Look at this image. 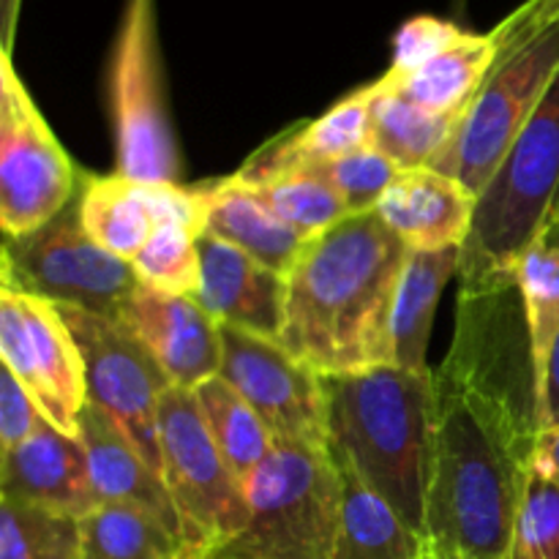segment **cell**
Returning <instances> with one entry per match:
<instances>
[{
	"label": "cell",
	"instance_id": "6da1fadb",
	"mask_svg": "<svg viewBox=\"0 0 559 559\" xmlns=\"http://www.w3.org/2000/svg\"><path fill=\"white\" fill-rule=\"evenodd\" d=\"M513 293H462L456 338L435 371L424 540L448 559H511L540 431L533 353H519Z\"/></svg>",
	"mask_w": 559,
	"mask_h": 559
},
{
	"label": "cell",
	"instance_id": "7a4b0ae2",
	"mask_svg": "<svg viewBox=\"0 0 559 559\" xmlns=\"http://www.w3.org/2000/svg\"><path fill=\"white\" fill-rule=\"evenodd\" d=\"M407 254L377 211L309 240L287 273L278 342L322 377L393 366L391 314Z\"/></svg>",
	"mask_w": 559,
	"mask_h": 559
},
{
	"label": "cell",
	"instance_id": "3957f363",
	"mask_svg": "<svg viewBox=\"0 0 559 559\" xmlns=\"http://www.w3.org/2000/svg\"><path fill=\"white\" fill-rule=\"evenodd\" d=\"M331 453L347 464L413 533L426 538L435 456V371L377 366L322 377Z\"/></svg>",
	"mask_w": 559,
	"mask_h": 559
},
{
	"label": "cell",
	"instance_id": "277c9868",
	"mask_svg": "<svg viewBox=\"0 0 559 559\" xmlns=\"http://www.w3.org/2000/svg\"><path fill=\"white\" fill-rule=\"evenodd\" d=\"M495 31L500 55L456 134L429 164L467 186L475 197L486 189L559 74L555 0H527Z\"/></svg>",
	"mask_w": 559,
	"mask_h": 559
},
{
	"label": "cell",
	"instance_id": "5b68a950",
	"mask_svg": "<svg viewBox=\"0 0 559 559\" xmlns=\"http://www.w3.org/2000/svg\"><path fill=\"white\" fill-rule=\"evenodd\" d=\"M559 216V74L508 156L478 194L473 229L459 249L462 293L516 287L524 251Z\"/></svg>",
	"mask_w": 559,
	"mask_h": 559
},
{
	"label": "cell",
	"instance_id": "8992f818",
	"mask_svg": "<svg viewBox=\"0 0 559 559\" xmlns=\"http://www.w3.org/2000/svg\"><path fill=\"white\" fill-rule=\"evenodd\" d=\"M249 519L211 559H331L344 522V478L331 448L276 442L246 486Z\"/></svg>",
	"mask_w": 559,
	"mask_h": 559
},
{
	"label": "cell",
	"instance_id": "52a82bcc",
	"mask_svg": "<svg viewBox=\"0 0 559 559\" xmlns=\"http://www.w3.org/2000/svg\"><path fill=\"white\" fill-rule=\"evenodd\" d=\"M162 478L178 513L186 559H211L243 530L249 497L218 453L194 391L173 385L158 407Z\"/></svg>",
	"mask_w": 559,
	"mask_h": 559
},
{
	"label": "cell",
	"instance_id": "ba28073f",
	"mask_svg": "<svg viewBox=\"0 0 559 559\" xmlns=\"http://www.w3.org/2000/svg\"><path fill=\"white\" fill-rule=\"evenodd\" d=\"M0 265V284L5 287L115 320L142 284L131 262L85 233L76 200L36 233L5 238Z\"/></svg>",
	"mask_w": 559,
	"mask_h": 559
},
{
	"label": "cell",
	"instance_id": "9c48e42d",
	"mask_svg": "<svg viewBox=\"0 0 559 559\" xmlns=\"http://www.w3.org/2000/svg\"><path fill=\"white\" fill-rule=\"evenodd\" d=\"M109 98L118 173L142 183H175L180 158L164 98L156 0H126L109 60Z\"/></svg>",
	"mask_w": 559,
	"mask_h": 559
},
{
	"label": "cell",
	"instance_id": "30bf717a",
	"mask_svg": "<svg viewBox=\"0 0 559 559\" xmlns=\"http://www.w3.org/2000/svg\"><path fill=\"white\" fill-rule=\"evenodd\" d=\"M82 169L55 140L22 85L11 55H0V227L22 238L52 222L80 194Z\"/></svg>",
	"mask_w": 559,
	"mask_h": 559
},
{
	"label": "cell",
	"instance_id": "8fae6325",
	"mask_svg": "<svg viewBox=\"0 0 559 559\" xmlns=\"http://www.w3.org/2000/svg\"><path fill=\"white\" fill-rule=\"evenodd\" d=\"M58 309L82 353L87 404L109 415L145 462L162 475L158 407L173 380L126 322L74 306Z\"/></svg>",
	"mask_w": 559,
	"mask_h": 559
},
{
	"label": "cell",
	"instance_id": "7c38bea8",
	"mask_svg": "<svg viewBox=\"0 0 559 559\" xmlns=\"http://www.w3.org/2000/svg\"><path fill=\"white\" fill-rule=\"evenodd\" d=\"M0 358L55 429L80 437L85 364L58 306L0 284Z\"/></svg>",
	"mask_w": 559,
	"mask_h": 559
},
{
	"label": "cell",
	"instance_id": "4fadbf2b",
	"mask_svg": "<svg viewBox=\"0 0 559 559\" xmlns=\"http://www.w3.org/2000/svg\"><path fill=\"white\" fill-rule=\"evenodd\" d=\"M222 331V377L254 407L276 442L331 448L322 374L287 353L276 338L233 325Z\"/></svg>",
	"mask_w": 559,
	"mask_h": 559
},
{
	"label": "cell",
	"instance_id": "5bb4252c",
	"mask_svg": "<svg viewBox=\"0 0 559 559\" xmlns=\"http://www.w3.org/2000/svg\"><path fill=\"white\" fill-rule=\"evenodd\" d=\"M80 218L85 233L131 262L164 222H180L205 233V191L202 186L142 183L126 175H80Z\"/></svg>",
	"mask_w": 559,
	"mask_h": 559
},
{
	"label": "cell",
	"instance_id": "9a60e30c",
	"mask_svg": "<svg viewBox=\"0 0 559 559\" xmlns=\"http://www.w3.org/2000/svg\"><path fill=\"white\" fill-rule=\"evenodd\" d=\"M120 322L151 349L173 385L194 391L222 374V331L197 298L140 284L120 311Z\"/></svg>",
	"mask_w": 559,
	"mask_h": 559
},
{
	"label": "cell",
	"instance_id": "2e32d148",
	"mask_svg": "<svg viewBox=\"0 0 559 559\" xmlns=\"http://www.w3.org/2000/svg\"><path fill=\"white\" fill-rule=\"evenodd\" d=\"M200 260L202 282L197 304L218 325H233L278 342L287 309V276L211 233L200 235Z\"/></svg>",
	"mask_w": 559,
	"mask_h": 559
},
{
	"label": "cell",
	"instance_id": "e0dca14e",
	"mask_svg": "<svg viewBox=\"0 0 559 559\" xmlns=\"http://www.w3.org/2000/svg\"><path fill=\"white\" fill-rule=\"evenodd\" d=\"M371 82L333 104L317 120L284 129L251 153L243 167L229 178L240 186H260L284 175H300L331 158L374 147L371 134Z\"/></svg>",
	"mask_w": 559,
	"mask_h": 559
},
{
	"label": "cell",
	"instance_id": "ac0fdd59",
	"mask_svg": "<svg viewBox=\"0 0 559 559\" xmlns=\"http://www.w3.org/2000/svg\"><path fill=\"white\" fill-rule=\"evenodd\" d=\"M478 197L431 167L402 169L382 194L377 216L409 251L462 249L473 229Z\"/></svg>",
	"mask_w": 559,
	"mask_h": 559
},
{
	"label": "cell",
	"instance_id": "d6986e66",
	"mask_svg": "<svg viewBox=\"0 0 559 559\" xmlns=\"http://www.w3.org/2000/svg\"><path fill=\"white\" fill-rule=\"evenodd\" d=\"M0 495L82 519L98 506L80 437L44 424L31 440L0 453Z\"/></svg>",
	"mask_w": 559,
	"mask_h": 559
},
{
	"label": "cell",
	"instance_id": "ffe728a7",
	"mask_svg": "<svg viewBox=\"0 0 559 559\" xmlns=\"http://www.w3.org/2000/svg\"><path fill=\"white\" fill-rule=\"evenodd\" d=\"M80 442L85 448L98 506L102 502L136 506L162 519L164 524H169L180 535L178 513H175L162 475L145 462V456L118 429V424L93 404H87L80 418Z\"/></svg>",
	"mask_w": 559,
	"mask_h": 559
},
{
	"label": "cell",
	"instance_id": "44dd1931",
	"mask_svg": "<svg viewBox=\"0 0 559 559\" xmlns=\"http://www.w3.org/2000/svg\"><path fill=\"white\" fill-rule=\"evenodd\" d=\"M205 191V233L238 246L257 262L287 276L309 240L276 216L249 186L233 178L213 180Z\"/></svg>",
	"mask_w": 559,
	"mask_h": 559
},
{
	"label": "cell",
	"instance_id": "7402d4cb",
	"mask_svg": "<svg viewBox=\"0 0 559 559\" xmlns=\"http://www.w3.org/2000/svg\"><path fill=\"white\" fill-rule=\"evenodd\" d=\"M500 55L497 31L467 33L459 44L431 58L407 76L382 74L385 85L402 93L413 104L431 115H459L464 118L469 104L478 96L480 85L489 76Z\"/></svg>",
	"mask_w": 559,
	"mask_h": 559
},
{
	"label": "cell",
	"instance_id": "603a6c76",
	"mask_svg": "<svg viewBox=\"0 0 559 559\" xmlns=\"http://www.w3.org/2000/svg\"><path fill=\"white\" fill-rule=\"evenodd\" d=\"M456 271L459 249L409 251L391 314L393 366L429 374L426 353H429L431 320H435L442 289Z\"/></svg>",
	"mask_w": 559,
	"mask_h": 559
},
{
	"label": "cell",
	"instance_id": "cb8c5ba5",
	"mask_svg": "<svg viewBox=\"0 0 559 559\" xmlns=\"http://www.w3.org/2000/svg\"><path fill=\"white\" fill-rule=\"evenodd\" d=\"M371 134L374 147L385 153L402 169L429 167L431 158L451 142L459 115H431L385 85V80L371 82Z\"/></svg>",
	"mask_w": 559,
	"mask_h": 559
},
{
	"label": "cell",
	"instance_id": "d4e9b609",
	"mask_svg": "<svg viewBox=\"0 0 559 559\" xmlns=\"http://www.w3.org/2000/svg\"><path fill=\"white\" fill-rule=\"evenodd\" d=\"M336 464L344 478V522L331 559H418L424 538L413 533L347 464L338 459Z\"/></svg>",
	"mask_w": 559,
	"mask_h": 559
},
{
	"label": "cell",
	"instance_id": "484cf974",
	"mask_svg": "<svg viewBox=\"0 0 559 559\" xmlns=\"http://www.w3.org/2000/svg\"><path fill=\"white\" fill-rule=\"evenodd\" d=\"M194 396L218 453L246 489L276 445L271 429L222 374L194 388Z\"/></svg>",
	"mask_w": 559,
	"mask_h": 559
},
{
	"label": "cell",
	"instance_id": "4316f807",
	"mask_svg": "<svg viewBox=\"0 0 559 559\" xmlns=\"http://www.w3.org/2000/svg\"><path fill=\"white\" fill-rule=\"evenodd\" d=\"M80 559H186L180 535L136 506L102 502L80 519Z\"/></svg>",
	"mask_w": 559,
	"mask_h": 559
},
{
	"label": "cell",
	"instance_id": "83f0119b",
	"mask_svg": "<svg viewBox=\"0 0 559 559\" xmlns=\"http://www.w3.org/2000/svg\"><path fill=\"white\" fill-rule=\"evenodd\" d=\"M513 282H516L524 322H527V338L535 366V391H538L559 333V216L524 251L516 273H513Z\"/></svg>",
	"mask_w": 559,
	"mask_h": 559
},
{
	"label": "cell",
	"instance_id": "f1b7e54d",
	"mask_svg": "<svg viewBox=\"0 0 559 559\" xmlns=\"http://www.w3.org/2000/svg\"><path fill=\"white\" fill-rule=\"evenodd\" d=\"M80 519L0 495V559H80Z\"/></svg>",
	"mask_w": 559,
	"mask_h": 559
},
{
	"label": "cell",
	"instance_id": "f546056e",
	"mask_svg": "<svg viewBox=\"0 0 559 559\" xmlns=\"http://www.w3.org/2000/svg\"><path fill=\"white\" fill-rule=\"evenodd\" d=\"M200 235L202 233H197L189 224H158L140 254L131 260L140 282L162 293L197 298L202 282Z\"/></svg>",
	"mask_w": 559,
	"mask_h": 559
},
{
	"label": "cell",
	"instance_id": "4dcf8cb0",
	"mask_svg": "<svg viewBox=\"0 0 559 559\" xmlns=\"http://www.w3.org/2000/svg\"><path fill=\"white\" fill-rule=\"evenodd\" d=\"M249 189L257 191V197L306 240L320 238L322 233L349 218V207L342 197L309 175H284Z\"/></svg>",
	"mask_w": 559,
	"mask_h": 559
},
{
	"label": "cell",
	"instance_id": "1f68e13d",
	"mask_svg": "<svg viewBox=\"0 0 559 559\" xmlns=\"http://www.w3.org/2000/svg\"><path fill=\"white\" fill-rule=\"evenodd\" d=\"M402 167L391 162L385 153H380L377 147H364V151L317 164L300 175H309V178L331 186L349 207V216H364V213L377 211L382 194L391 189Z\"/></svg>",
	"mask_w": 559,
	"mask_h": 559
},
{
	"label": "cell",
	"instance_id": "d6a6232c",
	"mask_svg": "<svg viewBox=\"0 0 559 559\" xmlns=\"http://www.w3.org/2000/svg\"><path fill=\"white\" fill-rule=\"evenodd\" d=\"M511 559H559V486L533 473L513 527Z\"/></svg>",
	"mask_w": 559,
	"mask_h": 559
},
{
	"label": "cell",
	"instance_id": "836d02e7",
	"mask_svg": "<svg viewBox=\"0 0 559 559\" xmlns=\"http://www.w3.org/2000/svg\"><path fill=\"white\" fill-rule=\"evenodd\" d=\"M467 36V31H462L453 22L440 20V16H415V20L404 22L399 27L396 38H393V60L391 69L385 74L391 76H407L415 69H420L424 63H429L431 58L442 55L445 49H451L453 44H459Z\"/></svg>",
	"mask_w": 559,
	"mask_h": 559
},
{
	"label": "cell",
	"instance_id": "e575fe53",
	"mask_svg": "<svg viewBox=\"0 0 559 559\" xmlns=\"http://www.w3.org/2000/svg\"><path fill=\"white\" fill-rule=\"evenodd\" d=\"M47 418L9 369H0V453L31 440Z\"/></svg>",
	"mask_w": 559,
	"mask_h": 559
},
{
	"label": "cell",
	"instance_id": "d590c367",
	"mask_svg": "<svg viewBox=\"0 0 559 559\" xmlns=\"http://www.w3.org/2000/svg\"><path fill=\"white\" fill-rule=\"evenodd\" d=\"M538 426L540 431L559 426V333L546 364L544 382L538 388Z\"/></svg>",
	"mask_w": 559,
	"mask_h": 559
},
{
	"label": "cell",
	"instance_id": "8d00e7d4",
	"mask_svg": "<svg viewBox=\"0 0 559 559\" xmlns=\"http://www.w3.org/2000/svg\"><path fill=\"white\" fill-rule=\"evenodd\" d=\"M530 473L559 486V426L538 431L533 459H530Z\"/></svg>",
	"mask_w": 559,
	"mask_h": 559
},
{
	"label": "cell",
	"instance_id": "74e56055",
	"mask_svg": "<svg viewBox=\"0 0 559 559\" xmlns=\"http://www.w3.org/2000/svg\"><path fill=\"white\" fill-rule=\"evenodd\" d=\"M22 0H0V41L3 52L11 55L16 38V20H20Z\"/></svg>",
	"mask_w": 559,
	"mask_h": 559
},
{
	"label": "cell",
	"instance_id": "f35d334b",
	"mask_svg": "<svg viewBox=\"0 0 559 559\" xmlns=\"http://www.w3.org/2000/svg\"><path fill=\"white\" fill-rule=\"evenodd\" d=\"M418 559H448V557L440 555V551H437L435 546L426 544V540H424V549H420V557Z\"/></svg>",
	"mask_w": 559,
	"mask_h": 559
},
{
	"label": "cell",
	"instance_id": "ab89813d",
	"mask_svg": "<svg viewBox=\"0 0 559 559\" xmlns=\"http://www.w3.org/2000/svg\"><path fill=\"white\" fill-rule=\"evenodd\" d=\"M555 3H557V5H559V0H555Z\"/></svg>",
	"mask_w": 559,
	"mask_h": 559
}]
</instances>
